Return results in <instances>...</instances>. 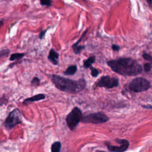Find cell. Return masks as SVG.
<instances>
[{"label":"cell","mask_w":152,"mask_h":152,"mask_svg":"<svg viewBox=\"0 0 152 152\" xmlns=\"http://www.w3.org/2000/svg\"><path fill=\"white\" fill-rule=\"evenodd\" d=\"M107 64L112 71L125 76L137 75L142 71L141 65L131 58H120L109 61Z\"/></svg>","instance_id":"1"},{"label":"cell","mask_w":152,"mask_h":152,"mask_svg":"<svg viewBox=\"0 0 152 152\" xmlns=\"http://www.w3.org/2000/svg\"><path fill=\"white\" fill-rule=\"evenodd\" d=\"M51 80L58 89L69 93L79 92L83 90L86 86V81L84 79L75 81L58 75H53Z\"/></svg>","instance_id":"2"},{"label":"cell","mask_w":152,"mask_h":152,"mask_svg":"<svg viewBox=\"0 0 152 152\" xmlns=\"http://www.w3.org/2000/svg\"><path fill=\"white\" fill-rule=\"evenodd\" d=\"M151 87V83L144 78L138 77L132 80L129 84V88L136 93L143 92L148 90Z\"/></svg>","instance_id":"3"},{"label":"cell","mask_w":152,"mask_h":152,"mask_svg":"<svg viewBox=\"0 0 152 152\" xmlns=\"http://www.w3.org/2000/svg\"><path fill=\"white\" fill-rule=\"evenodd\" d=\"M82 118L81 110L78 107H75L66 117V122L69 128L71 130L75 129Z\"/></svg>","instance_id":"4"},{"label":"cell","mask_w":152,"mask_h":152,"mask_svg":"<svg viewBox=\"0 0 152 152\" xmlns=\"http://www.w3.org/2000/svg\"><path fill=\"white\" fill-rule=\"evenodd\" d=\"M21 123L22 119L21 112L18 109H15L9 113L5 121L4 125L7 129L10 130Z\"/></svg>","instance_id":"5"},{"label":"cell","mask_w":152,"mask_h":152,"mask_svg":"<svg viewBox=\"0 0 152 152\" xmlns=\"http://www.w3.org/2000/svg\"><path fill=\"white\" fill-rule=\"evenodd\" d=\"M109 120V118L105 114L101 112H96L88 114L83 116L81 121L84 123H90L94 124H99L106 122Z\"/></svg>","instance_id":"6"},{"label":"cell","mask_w":152,"mask_h":152,"mask_svg":"<svg viewBox=\"0 0 152 152\" xmlns=\"http://www.w3.org/2000/svg\"><path fill=\"white\" fill-rule=\"evenodd\" d=\"M119 85V81L116 78L111 77L110 76H103L97 82L96 86L100 87H105L107 88H112L116 87Z\"/></svg>","instance_id":"7"},{"label":"cell","mask_w":152,"mask_h":152,"mask_svg":"<svg viewBox=\"0 0 152 152\" xmlns=\"http://www.w3.org/2000/svg\"><path fill=\"white\" fill-rule=\"evenodd\" d=\"M115 140L118 141L120 143V145L115 146V145H112L109 144H107L106 146L109 151H110V152H124L128 149V148L129 145V142L128 140H125V139H119V138H116Z\"/></svg>","instance_id":"8"},{"label":"cell","mask_w":152,"mask_h":152,"mask_svg":"<svg viewBox=\"0 0 152 152\" xmlns=\"http://www.w3.org/2000/svg\"><path fill=\"white\" fill-rule=\"evenodd\" d=\"M48 58L53 65H58V64H59V53L57 52H56L53 49H51L50 50Z\"/></svg>","instance_id":"9"},{"label":"cell","mask_w":152,"mask_h":152,"mask_svg":"<svg viewBox=\"0 0 152 152\" xmlns=\"http://www.w3.org/2000/svg\"><path fill=\"white\" fill-rule=\"evenodd\" d=\"M45 98V95L44 94H42V93L34 95V96H33L32 97H30L26 99L23 101V104H27L28 103L41 100L44 99Z\"/></svg>","instance_id":"10"},{"label":"cell","mask_w":152,"mask_h":152,"mask_svg":"<svg viewBox=\"0 0 152 152\" xmlns=\"http://www.w3.org/2000/svg\"><path fill=\"white\" fill-rule=\"evenodd\" d=\"M77 71V66L75 65H72L69 66H68L66 70L64 72V74L65 75H74Z\"/></svg>","instance_id":"11"},{"label":"cell","mask_w":152,"mask_h":152,"mask_svg":"<svg viewBox=\"0 0 152 152\" xmlns=\"http://www.w3.org/2000/svg\"><path fill=\"white\" fill-rule=\"evenodd\" d=\"M96 57L94 56L89 57L87 59L85 60L84 61V67L85 68H88L91 66V64H93L95 62Z\"/></svg>","instance_id":"12"},{"label":"cell","mask_w":152,"mask_h":152,"mask_svg":"<svg viewBox=\"0 0 152 152\" xmlns=\"http://www.w3.org/2000/svg\"><path fill=\"white\" fill-rule=\"evenodd\" d=\"M61 143L59 141L53 142L51 145V152H60Z\"/></svg>","instance_id":"13"},{"label":"cell","mask_w":152,"mask_h":152,"mask_svg":"<svg viewBox=\"0 0 152 152\" xmlns=\"http://www.w3.org/2000/svg\"><path fill=\"white\" fill-rule=\"evenodd\" d=\"M25 55V53H12L10 58V61H15V60H18V59H21L23 57H24Z\"/></svg>","instance_id":"14"},{"label":"cell","mask_w":152,"mask_h":152,"mask_svg":"<svg viewBox=\"0 0 152 152\" xmlns=\"http://www.w3.org/2000/svg\"><path fill=\"white\" fill-rule=\"evenodd\" d=\"M86 48L85 45H82V46H79V45H77V46H74V45H72V48L73 49L74 52L75 54H80L81 53V52L84 49Z\"/></svg>","instance_id":"15"},{"label":"cell","mask_w":152,"mask_h":152,"mask_svg":"<svg viewBox=\"0 0 152 152\" xmlns=\"http://www.w3.org/2000/svg\"><path fill=\"white\" fill-rule=\"evenodd\" d=\"M40 3L43 6L50 7L52 4V0H40Z\"/></svg>","instance_id":"16"},{"label":"cell","mask_w":152,"mask_h":152,"mask_svg":"<svg viewBox=\"0 0 152 152\" xmlns=\"http://www.w3.org/2000/svg\"><path fill=\"white\" fill-rule=\"evenodd\" d=\"M91 68V75L93 77H96L98 76L99 74V71L95 68L93 67V66H90V67Z\"/></svg>","instance_id":"17"},{"label":"cell","mask_w":152,"mask_h":152,"mask_svg":"<svg viewBox=\"0 0 152 152\" xmlns=\"http://www.w3.org/2000/svg\"><path fill=\"white\" fill-rule=\"evenodd\" d=\"M31 84L33 86H38L40 84V80L37 77H34L31 81Z\"/></svg>","instance_id":"18"},{"label":"cell","mask_w":152,"mask_h":152,"mask_svg":"<svg viewBox=\"0 0 152 152\" xmlns=\"http://www.w3.org/2000/svg\"><path fill=\"white\" fill-rule=\"evenodd\" d=\"M151 62L144 64V70L145 72H150L151 71Z\"/></svg>","instance_id":"19"},{"label":"cell","mask_w":152,"mask_h":152,"mask_svg":"<svg viewBox=\"0 0 152 152\" xmlns=\"http://www.w3.org/2000/svg\"><path fill=\"white\" fill-rule=\"evenodd\" d=\"M10 52V51L8 49H3V50H1L0 51V58L7 56L9 55Z\"/></svg>","instance_id":"20"},{"label":"cell","mask_w":152,"mask_h":152,"mask_svg":"<svg viewBox=\"0 0 152 152\" xmlns=\"http://www.w3.org/2000/svg\"><path fill=\"white\" fill-rule=\"evenodd\" d=\"M142 58L147 60V61H150V62H152V57L150 55H149L148 53H144L142 54Z\"/></svg>","instance_id":"21"},{"label":"cell","mask_w":152,"mask_h":152,"mask_svg":"<svg viewBox=\"0 0 152 152\" xmlns=\"http://www.w3.org/2000/svg\"><path fill=\"white\" fill-rule=\"evenodd\" d=\"M47 30H48V29L43 30H42V31L40 33V34H39V39H43L44 38V37H45V34H46V33Z\"/></svg>","instance_id":"22"},{"label":"cell","mask_w":152,"mask_h":152,"mask_svg":"<svg viewBox=\"0 0 152 152\" xmlns=\"http://www.w3.org/2000/svg\"><path fill=\"white\" fill-rule=\"evenodd\" d=\"M112 49L113 51H119L120 50V46L116 44H113L112 46Z\"/></svg>","instance_id":"23"},{"label":"cell","mask_w":152,"mask_h":152,"mask_svg":"<svg viewBox=\"0 0 152 152\" xmlns=\"http://www.w3.org/2000/svg\"><path fill=\"white\" fill-rule=\"evenodd\" d=\"M146 1H147V2L148 3L149 5L151 6V0H146Z\"/></svg>","instance_id":"24"},{"label":"cell","mask_w":152,"mask_h":152,"mask_svg":"<svg viewBox=\"0 0 152 152\" xmlns=\"http://www.w3.org/2000/svg\"><path fill=\"white\" fill-rule=\"evenodd\" d=\"M4 24V21L2 20H0V27Z\"/></svg>","instance_id":"25"},{"label":"cell","mask_w":152,"mask_h":152,"mask_svg":"<svg viewBox=\"0 0 152 152\" xmlns=\"http://www.w3.org/2000/svg\"><path fill=\"white\" fill-rule=\"evenodd\" d=\"M100 152H105V151H100Z\"/></svg>","instance_id":"26"}]
</instances>
